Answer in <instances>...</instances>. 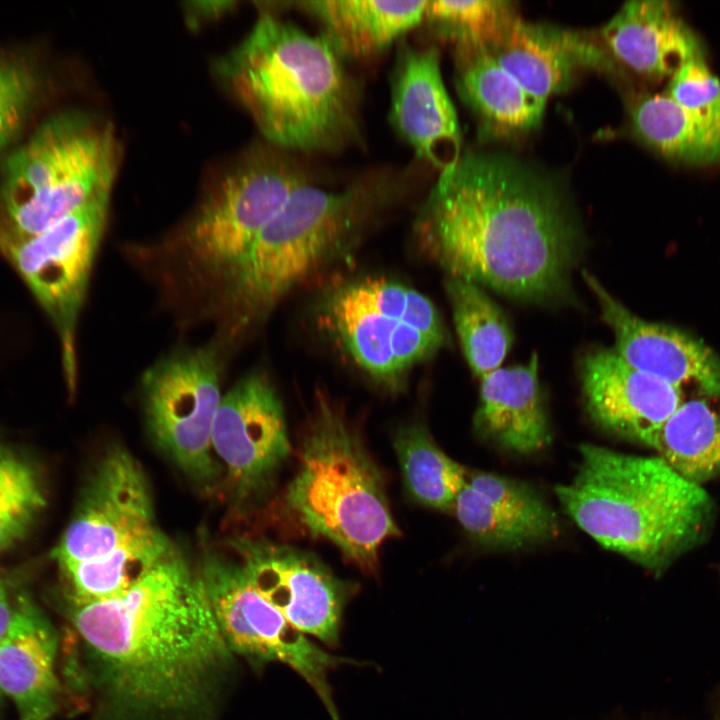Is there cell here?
I'll use <instances>...</instances> for the list:
<instances>
[{"instance_id":"obj_4","label":"cell","mask_w":720,"mask_h":720,"mask_svg":"<svg viewBox=\"0 0 720 720\" xmlns=\"http://www.w3.org/2000/svg\"><path fill=\"white\" fill-rule=\"evenodd\" d=\"M574 478L555 488L566 514L611 551L658 571L694 544L710 517L707 492L663 459L579 447Z\"/></svg>"},{"instance_id":"obj_26","label":"cell","mask_w":720,"mask_h":720,"mask_svg":"<svg viewBox=\"0 0 720 720\" xmlns=\"http://www.w3.org/2000/svg\"><path fill=\"white\" fill-rule=\"evenodd\" d=\"M629 116L633 134L662 157L688 166L720 164V124L688 112L667 94L636 96Z\"/></svg>"},{"instance_id":"obj_8","label":"cell","mask_w":720,"mask_h":720,"mask_svg":"<svg viewBox=\"0 0 720 720\" xmlns=\"http://www.w3.org/2000/svg\"><path fill=\"white\" fill-rule=\"evenodd\" d=\"M279 154H262L228 172L207 194L179 239L185 264L226 281L290 193L307 180Z\"/></svg>"},{"instance_id":"obj_15","label":"cell","mask_w":720,"mask_h":720,"mask_svg":"<svg viewBox=\"0 0 720 720\" xmlns=\"http://www.w3.org/2000/svg\"><path fill=\"white\" fill-rule=\"evenodd\" d=\"M390 120L417 156L440 172L462 155L458 119L436 47L400 48L391 79Z\"/></svg>"},{"instance_id":"obj_20","label":"cell","mask_w":720,"mask_h":720,"mask_svg":"<svg viewBox=\"0 0 720 720\" xmlns=\"http://www.w3.org/2000/svg\"><path fill=\"white\" fill-rule=\"evenodd\" d=\"M486 49L529 94L545 103L569 88L581 70L611 68L604 51L584 34L519 16Z\"/></svg>"},{"instance_id":"obj_32","label":"cell","mask_w":720,"mask_h":720,"mask_svg":"<svg viewBox=\"0 0 720 720\" xmlns=\"http://www.w3.org/2000/svg\"><path fill=\"white\" fill-rule=\"evenodd\" d=\"M42 90V73L31 58L0 53V155L21 134Z\"/></svg>"},{"instance_id":"obj_30","label":"cell","mask_w":720,"mask_h":720,"mask_svg":"<svg viewBox=\"0 0 720 720\" xmlns=\"http://www.w3.org/2000/svg\"><path fill=\"white\" fill-rule=\"evenodd\" d=\"M175 550L167 536L138 544L95 561L60 566L71 605L111 599L122 594Z\"/></svg>"},{"instance_id":"obj_2","label":"cell","mask_w":720,"mask_h":720,"mask_svg":"<svg viewBox=\"0 0 720 720\" xmlns=\"http://www.w3.org/2000/svg\"><path fill=\"white\" fill-rule=\"evenodd\" d=\"M414 227L421 247L448 277L532 302L567 290L580 244L560 186L497 152L462 153L440 172Z\"/></svg>"},{"instance_id":"obj_36","label":"cell","mask_w":720,"mask_h":720,"mask_svg":"<svg viewBox=\"0 0 720 720\" xmlns=\"http://www.w3.org/2000/svg\"><path fill=\"white\" fill-rule=\"evenodd\" d=\"M191 5H193V7L189 8V10L193 18L192 21L199 22L223 14L225 11L231 9L232 2H198Z\"/></svg>"},{"instance_id":"obj_13","label":"cell","mask_w":720,"mask_h":720,"mask_svg":"<svg viewBox=\"0 0 720 720\" xmlns=\"http://www.w3.org/2000/svg\"><path fill=\"white\" fill-rule=\"evenodd\" d=\"M212 447L224 463L239 502L260 500L273 489L291 444L284 407L264 375L249 374L222 396Z\"/></svg>"},{"instance_id":"obj_6","label":"cell","mask_w":720,"mask_h":720,"mask_svg":"<svg viewBox=\"0 0 720 720\" xmlns=\"http://www.w3.org/2000/svg\"><path fill=\"white\" fill-rule=\"evenodd\" d=\"M284 504L311 535L331 541L366 573L376 572L382 543L400 534L382 472L344 413L323 396L306 426Z\"/></svg>"},{"instance_id":"obj_7","label":"cell","mask_w":720,"mask_h":720,"mask_svg":"<svg viewBox=\"0 0 720 720\" xmlns=\"http://www.w3.org/2000/svg\"><path fill=\"white\" fill-rule=\"evenodd\" d=\"M118 149L112 128L80 111L42 121L0 166V237L39 234L107 196Z\"/></svg>"},{"instance_id":"obj_31","label":"cell","mask_w":720,"mask_h":720,"mask_svg":"<svg viewBox=\"0 0 720 720\" xmlns=\"http://www.w3.org/2000/svg\"><path fill=\"white\" fill-rule=\"evenodd\" d=\"M516 17L508 1L438 0L427 1L423 20L460 51L488 48Z\"/></svg>"},{"instance_id":"obj_38","label":"cell","mask_w":720,"mask_h":720,"mask_svg":"<svg viewBox=\"0 0 720 720\" xmlns=\"http://www.w3.org/2000/svg\"><path fill=\"white\" fill-rule=\"evenodd\" d=\"M7 595V588L5 582L0 578V597Z\"/></svg>"},{"instance_id":"obj_14","label":"cell","mask_w":720,"mask_h":720,"mask_svg":"<svg viewBox=\"0 0 720 720\" xmlns=\"http://www.w3.org/2000/svg\"><path fill=\"white\" fill-rule=\"evenodd\" d=\"M255 588L302 633L339 644L344 607L356 592L313 554L265 539L233 544Z\"/></svg>"},{"instance_id":"obj_3","label":"cell","mask_w":720,"mask_h":720,"mask_svg":"<svg viewBox=\"0 0 720 720\" xmlns=\"http://www.w3.org/2000/svg\"><path fill=\"white\" fill-rule=\"evenodd\" d=\"M216 69L264 138L279 149L331 151L356 135L352 81L343 58L322 35L266 12Z\"/></svg>"},{"instance_id":"obj_1","label":"cell","mask_w":720,"mask_h":720,"mask_svg":"<svg viewBox=\"0 0 720 720\" xmlns=\"http://www.w3.org/2000/svg\"><path fill=\"white\" fill-rule=\"evenodd\" d=\"M70 608L89 720L221 719L236 655L176 549L122 594Z\"/></svg>"},{"instance_id":"obj_27","label":"cell","mask_w":720,"mask_h":720,"mask_svg":"<svg viewBox=\"0 0 720 720\" xmlns=\"http://www.w3.org/2000/svg\"><path fill=\"white\" fill-rule=\"evenodd\" d=\"M646 445L682 477L699 484L720 473V411L701 400L683 402Z\"/></svg>"},{"instance_id":"obj_24","label":"cell","mask_w":720,"mask_h":720,"mask_svg":"<svg viewBox=\"0 0 720 720\" xmlns=\"http://www.w3.org/2000/svg\"><path fill=\"white\" fill-rule=\"evenodd\" d=\"M456 87L487 136H518L536 128L546 103L529 94L486 48L457 51Z\"/></svg>"},{"instance_id":"obj_37","label":"cell","mask_w":720,"mask_h":720,"mask_svg":"<svg viewBox=\"0 0 720 720\" xmlns=\"http://www.w3.org/2000/svg\"><path fill=\"white\" fill-rule=\"evenodd\" d=\"M8 599V595L0 597V641L7 634L18 610Z\"/></svg>"},{"instance_id":"obj_23","label":"cell","mask_w":720,"mask_h":720,"mask_svg":"<svg viewBox=\"0 0 720 720\" xmlns=\"http://www.w3.org/2000/svg\"><path fill=\"white\" fill-rule=\"evenodd\" d=\"M475 424L485 437L515 453H534L549 443L537 353L524 365L500 367L481 379Z\"/></svg>"},{"instance_id":"obj_28","label":"cell","mask_w":720,"mask_h":720,"mask_svg":"<svg viewBox=\"0 0 720 720\" xmlns=\"http://www.w3.org/2000/svg\"><path fill=\"white\" fill-rule=\"evenodd\" d=\"M445 288L467 362L482 379L500 368L509 351L512 341L509 324L479 285L448 277Z\"/></svg>"},{"instance_id":"obj_25","label":"cell","mask_w":720,"mask_h":720,"mask_svg":"<svg viewBox=\"0 0 720 720\" xmlns=\"http://www.w3.org/2000/svg\"><path fill=\"white\" fill-rule=\"evenodd\" d=\"M427 1L312 0L297 3L322 26L321 34L344 58L386 49L423 21Z\"/></svg>"},{"instance_id":"obj_12","label":"cell","mask_w":720,"mask_h":720,"mask_svg":"<svg viewBox=\"0 0 720 720\" xmlns=\"http://www.w3.org/2000/svg\"><path fill=\"white\" fill-rule=\"evenodd\" d=\"M164 536L142 465L128 449L114 444L91 471L53 556L60 566L95 561Z\"/></svg>"},{"instance_id":"obj_10","label":"cell","mask_w":720,"mask_h":720,"mask_svg":"<svg viewBox=\"0 0 720 720\" xmlns=\"http://www.w3.org/2000/svg\"><path fill=\"white\" fill-rule=\"evenodd\" d=\"M108 199L109 195L94 199L39 234L0 237V254L55 327L70 390L76 384V326L103 233Z\"/></svg>"},{"instance_id":"obj_9","label":"cell","mask_w":720,"mask_h":720,"mask_svg":"<svg viewBox=\"0 0 720 720\" xmlns=\"http://www.w3.org/2000/svg\"><path fill=\"white\" fill-rule=\"evenodd\" d=\"M198 571L232 652L255 664L277 661L288 665L312 687L331 719L339 720L328 673L357 662L327 653L294 628L251 583L240 559L207 551Z\"/></svg>"},{"instance_id":"obj_22","label":"cell","mask_w":720,"mask_h":720,"mask_svg":"<svg viewBox=\"0 0 720 720\" xmlns=\"http://www.w3.org/2000/svg\"><path fill=\"white\" fill-rule=\"evenodd\" d=\"M57 636L48 621L21 600L0 641V691L15 703L19 720H49L57 710Z\"/></svg>"},{"instance_id":"obj_21","label":"cell","mask_w":720,"mask_h":720,"mask_svg":"<svg viewBox=\"0 0 720 720\" xmlns=\"http://www.w3.org/2000/svg\"><path fill=\"white\" fill-rule=\"evenodd\" d=\"M601 37L618 62L652 80L671 77L688 60L705 56L697 34L670 1L624 3Z\"/></svg>"},{"instance_id":"obj_33","label":"cell","mask_w":720,"mask_h":720,"mask_svg":"<svg viewBox=\"0 0 720 720\" xmlns=\"http://www.w3.org/2000/svg\"><path fill=\"white\" fill-rule=\"evenodd\" d=\"M44 504L31 467L0 451V554L24 535Z\"/></svg>"},{"instance_id":"obj_16","label":"cell","mask_w":720,"mask_h":720,"mask_svg":"<svg viewBox=\"0 0 720 720\" xmlns=\"http://www.w3.org/2000/svg\"><path fill=\"white\" fill-rule=\"evenodd\" d=\"M581 381L592 420L611 434L645 445L683 403L680 387L631 367L614 349L586 355Z\"/></svg>"},{"instance_id":"obj_5","label":"cell","mask_w":720,"mask_h":720,"mask_svg":"<svg viewBox=\"0 0 720 720\" xmlns=\"http://www.w3.org/2000/svg\"><path fill=\"white\" fill-rule=\"evenodd\" d=\"M391 176H368L341 189L307 180L288 196L224 282L239 322L271 310L292 288L347 248L393 199Z\"/></svg>"},{"instance_id":"obj_34","label":"cell","mask_w":720,"mask_h":720,"mask_svg":"<svg viewBox=\"0 0 720 720\" xmlns=\"http://www.w3.org/2000/svg\"><path fill=\"white\" fill-rule=\"evenodd\" d=\"M348 283L371 306L445 342V330L436 307L419 291L384 277H367Z\"/></svg>"},{"instance_id":"obj_11","label":"cell","mask_w":720,"mask_h":720,"mask_svg":"<svg viewBox=\"0 0 720 720\" xmlns=\"http://www.w3.org/2000/svg\"><path fill=\"white\" fill-rule=\"evenodd\" d=\"M220 361L214 347L173 352L148 368L141 381L144 417L153 442L197 484L218 474L212 429L221 401Z\"/></svg>"},{"instance_id":"obj_35","label":"cell","mask_w":720,"mask_h":720,"mask_svg":"<svg viewBox=\"0 0 720 720\" xmlns=\"http://www.w3.org/2000/svg\"><path fill=\"white\" fill-rule=\"evenodd\" d=\"M665 94L688 112L720 124V79L704 56L685 62L670 77Z\"/></svg>"},{"instance_id":"obj_17","label":"cell","mask_w":720,"mask_h":720,"mask_svg":"<svg viewBox=\"0 0 720 720\" xmlns=\"http://www.w3.org/2000/svg\"><path fill=\"white\" fill-rule=\"evenodd\" d=\"M603 320L615 336L614 351L631 367L680 387L694 382L710 395H720V359L703 343L660 324L646 322L614 299L586 271Z\"/></svg>"},{"instance_id":"obj_19","label":"cell","mask_w":720,"mask_h":720,"mask_svg":"<svg viewBox=\"0 0 720 720\" xmlns=\"http://www.w3.org/2000/svg\"><path fill=\"white\" fill-rule=\"evenodd\" d=\"M453 512L474 541L490 548L519 549L557 531L554 511L534 489L493 473L468 472Z\"/></svg>"},{"instance_id":"obj_18","label":"cell","mask_w":720,"mask_h":720,"mask_svg":"<svg viewBox=\"0 0 720 720\" xmlns=\"http://www.w3.org/2000/svg\"><path fill=\"white\" fill-rule=\"evenodd\" d=\"M324 315L328 327L357 365L391 387L398 386L408 369L444 344L371 306L349 283L327 297Z\"/></svg>"},{"instance_id":"obj_29","label":"cell","mask_w":720,"mask_h":720,"mask_svg":"<svg viewBox=\"0 0 720 720\" xmlns=\"http://www.w3.org/2000/svg\"><path fill=\"white\" fill-rule=\"evenodd\" d=\"M394 448L409 494L424 506L453 511L468 471L447 456L420 423L401 427Z\"/></svg>"},{"instance_id":"obj_39","label":"cell","mask_w":720,"mask_h":720,"mask_svg":"<svg viewBox=\"0 0 720 720\" xmlns=\"http://www.w3.org/2000/svg\"><path fill=\"white\" fill-rule=\"evenodd\" d=\"M0 696H1V691H0Z\"/></svg>"}]
</instances>
